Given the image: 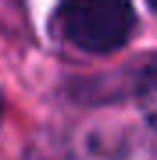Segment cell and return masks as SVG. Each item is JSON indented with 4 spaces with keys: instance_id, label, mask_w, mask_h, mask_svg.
<instances>
[{
    "instance_id": "obj_1",
    "label": "cell",
    "mask_w": 157,
    "mask_h": 160,
    "mask_svg": "<svg viewBox=\"0 0 157 160\" xmlns=\"http://www.w3.org/2000/svg\"><path fill=\"white\" fill-rule=\"evenodd\" d=\"M136 25L128 0H61V32L79 50L111 53L128 43Z\"/></svg>"
},
{
    "instance_id": "obj_2",
    "label": "cell",
    "mask_w": 157,
    "mask_h": 160,
    "mask_svg": "<svg viewBox=\"0 0 157 160\" xmlns=\"http://www.w3.org/2000/svg\"><path fill=\"white\" fill-rule=\"evenodd\" d=\"M136 100H139V110L146 114V121L157 128V61L143 64L139 78H136Z\"/></svg>"
},
{
    "instance_id": "obj_3",
    "label": "cell",
    "mask_w": 157,
    "mask_h": 160,
    "mask_svg": "<svg viewBox=\"0 0 157 160\" xmlns=\"http://www.w3.org/2000/svg\"><path fill=\"white\" fill-rule=\"evenodd\" d=\"M150 4H154V7H157V0H150Z\"/></svg>"
},
{
    "instance_id": "obj_4",
    "label": "cell",
    "mask_w": 157,
    "mask_h": 160,
    "mask_svg": "<svg viewBox=\"0 0 157 160\" xmlns=\"http://www.w3.org/2000/svg\"><path fill=\"white\" fill-rule=\"evenodd\" d=\"M0 114H4V110H0Z\"/></svg>"
}]
</instances>
